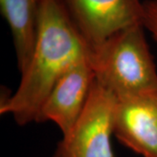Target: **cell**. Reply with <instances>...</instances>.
Instances as JSON below:
<instances>
[{
    "mask_svg": "<svg viewBox=\"0 0 157 157\" xmlns=\"http://www.w3.org/2000/svg\"><path fill=\"white\" fill-rule=\"evenodd\" d=\"M90 46L57 0H43L36 40L16 92L1 103L19 126L36 122L52 87L70 68L88 56Z\"/></svg>",
    "mask_w": 157,
    "mask_h": 157,
    "instance_id": "obj_1",
    "label": "cell"
},
{
    "mask_svg": "<svg viewBox=\"0 0 157 157\" xmlns=\"http://www.w3.org/2000/svg\"><path fill=\"white\" fill-rule=\"evenodd\" d=\"M144 30L135 25L90 47L95 80L116 99L157 88V69Z\"/></svg>",
    "mask_w": 157,
    "mask_h": 157,
    "instance_id": "obj_2",
    "label": "cell"
},
{
    "mask_svg": "<svg viewBox=\"0 0 157 157\" xmlns=\"http://www.w3.org/2000/svg\"><path fill=\"white\" fill-rule=\"evenodd\" d=\"M117 99L94 80L85 109L53 157H113L111 136Z\"/></svg>",
    "mask_w": 157,
    "mask_h": 157,
    "instance_id": "obj_3",
    "label": "cell"
},
{
    "mask_svg": "<svg viewBox=\"0 0 157 157\" xmlns=\"http://www.w3.org/2000/svg\"><path fill=\"white\" fill-rule=\"evenodd\" d=\"M90 47L118 32L142 25L140 0H57Z\"/></svg>",
    "mask_w": 157,
    "mask_h": 157,
    "instance_id": "obj_4",
    "label": "cell"
},
{
    "mask_svg": "<svg viewBox=\"0 0 157 157\" xmlns=\"http://www.w3.org/2000/svg\"><path fill=\"white\" fill-rule=\"evenodd\" d=\"M118 140L142 157H157V88L117 99L113 117Z\"/></svg>",
    "mask_w": 157,
    "mask_h": 157,
    "instance_id": "obj_5",
    "label": "cell"
},
{
    "mask_svg": "<svg viewBox=\"0 0 157 157\" xmlns=\"http://www.w3.org/2000/svg\"><path fill=\"white\" fill-rule=\"evenodd\" d=\"M94 80L87 56L58 80L40 108L36 122L52 121L60 129L63 137L67 136L85 109Z\"/></svg>",
    "mask_w": 157,
    "mask_h": 157,
    "instance_id": "obj_6",
    "label": "cell"
},
{
    "mask_svg": "<svg viewBox=\"0 0 157 157\" xmlns=\"http://www.w3.org/2000/svg\"><path fill=\"white\" fill-rule=\"evenodd\" d=\"M43 0H0V10L9 25L21 73L33 50L39 11Z\"/></svg>",
    "mask_w": 157,
    "mask_h": 157,
    "instance_id": "obj_7",
    "label": "cell"
},
{
    "mask_svg": "<svg viewBox=\"0 0 157 157\" xmlns=\"http://www.w3.org/2000/svg\"><path fill=\"white\" fill-rule=\"evenodd\" d=\"M142 25L157 43V0H145L142 2Z\"/></svg>",
    "mask_w": 157,
    "mask_h": 157,
    "instance_id": "obj_8",
    "label": "cell"
}]
</instances>
